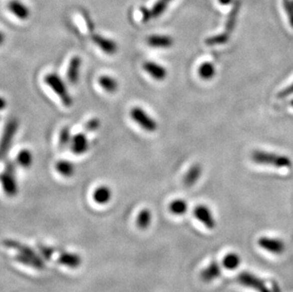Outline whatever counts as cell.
<instances>
[{
    "mask_svg": "<svg viewBox=\"0 0 293 292\" xmlns=\"http://www.w3.org/2000/svg\"><path fill=\"white\" fill-rule=\"evenodd\" d=\"M252 160L257 164L274 166L276 168H291L293 165V161L289 157L263 150L254 151Z\"/></svg>",
    "mask_w": 293,
    "mask_h": 292,
    "instance_id": "cell-1",
    "label": "cell"
},
{
    "mask_svg": "<svg viewBox=\"0 0 293 292\" xmlns=\"http://www.w3.org/2000/svg\"><path fill=\"white\" fill-rule=\"evenodd\" d=\"M45 83L54 91L65 106L70 107L72 105V97L69 94L65 82L57 73L51 72L45 76Z\"/></svg>",
    "mask_w": 293,
    "mask_h": 292,
    "instance_id": "cell-2",
    "label": "cell"
},
{
    "mask_svg": "<svg viewBox=\"0 0 293 292\" xmlns=\"http://www.w3.org/2000/svg\"><path fill=\"white\" fill-rule=\"evenodd\" d=\"M0 183L8 197H15L17 195L18 184L15 176V166L12 162H8L4 172L0 174Z\"/></svg>",
    "mask_w": 293,
    "mask_h": 292,
    "instance_id": "cell-3",
    "label": "cell"
},
{
    "mask_svg": "<svg viewBox=\"0 0 293 292\" xmlns=\"http://www.w3.org/2000/svg\"><path fill=\"white\" fill-rule=\"evenodd\" d=\"M237 282L247 289L256 292H275L268 287L265 280L251 272H242L237 275Z\"/></svg>",
    "mask_w": 293,
    "mask_h": 292,
    "instance_id": "cell-4",
    "label": "cell"
},
{
    "mask_svg": "<svg viewBox=\"0 0 293 292\" xmlns=\"http://www.w3.org/2000/svg\"><path fill=\"white\" fill-rule=\"evenodd\" d=\"M19 123L15 118L9 119L5 124L4 130L0 140V158L6 156V154L9 150L13 139L18 131Z\"/></svg>",
    "mask_w": 293,
    "mask_h": 292,
    "instance_id": "cell-5",
    "label": "cell"
},
{
    "mask_svg": "<svg viewBox=\"0 0 293 292\" xmlns=\"http://www.w3.org/2000/svg\"><path fill=\"white\" fill-rule=\"evenodd\" d=\"M130 117L146 132H155L158 129V123L155 119H153L141 106H134L130 110Z\"/></svg>",
    "mask_w": 293,
    "mask_h": 292,
    "instance_id": "cell-6",
    "label": "cell"
},
{
    "mask_svg": "<svg viewBox=\"0 0 293 292\" xmlns=\"http://www.w3.org/2000/svg\"><path fill=\"white\" fill-rule=\"evenodd\" d=\"M257 243L263 251L271 255H283L286 251V243L281 238L273 236H261L258 239Z\"/></svg>",
    "mask_w": 293,
    "mask_h": 292,
    "instance_id": "cell-7",
    "label": "cell"
},
{
    "mask_svg": "<svg viewBox=\"0 0 293 292\" xmlns=\"http://www.w3.org/2000/svg\"><path fill=\"white\" fill-rule=\"evenodd\" d=\"M193 215L199 222L203 226L206 227L208 230H215V228L217 227L216 217L207 205L199 204L194 209Z\"/></svg>",
    "mask_w": 293,
    "mask_h": 292,
    "instance_id": "cell-8",
    "label": "cell"
},
{
    "mask_svg": "<svg viewBox=\"0 0 293 292\" xmlns=\"http://www.w3.org/2000/svg\"><path fill=\"white\" fill-rule=\"evenodd\" d=\"M92 41L97 47L107 55H114L118 51V44L113 39L105 37L101 34H93Z\"/></svg>",
    "mask_w": 293,
    "mask_h": 292,
    "instance_id": "cell-9",
    "label": "cell"
},
{
    "mask_svg": "<svg viewBox=\"0 0 293 292\" xmlns=\"http://www.w3.org/2000/svg\"><path fill=\"white\" fill-rule=\"evenodd\" d=\"M142 67L145 72H147L154 80H157V81L165 80L168 74V71L164 66H161L154 61L144 62Z\"/></svg>",
    "mask_w": 293,
    "mask_h": 292,
    "instance_id": "cell-10",
    "label": "cell"
},
{
    "mask_svg": "<svg viewBox=\"0 0 293 292\" xmlns=\"http://www.w3.org/2000/svg\"><path fill=\"white\" fill-rule=\"evenodd\" d=\"M70 149L75 155H84L89 148V142L85 133H77L72 136L70 142Z\"/></svg>",
    "mask_w": 293,
    "mask_h": 292,
    "instance_id": "cell-11",
    "label": "cell"
},
{
    "mask_svg": "<svg viewBox=\"0 0 293 292\" xmlns=\"http://www.w3.org/2000/svg\"><path fill=\"white\" fill-rule=\"evenodd\" d=\"M233 3H234L233 8L231 9V11L229 12V14H228L226 23H225V28H224V30L222 31L223 33H225L229 37L232 35L234 29L237 26L238 13H239V10L241 8V1L240 0H235V1H233Z\"/></svg>",
    "mask_w": 293,
    "mask_h": 292,
    "instance_id": "cell-12",
    "label": "cell"
},
{
    "mask_svg": "<svg viewBox=\"0 0 293 292\" xmlns=\"http://www.w3.org/2000/svg\"><path fill=\"white\" fill-rule=\"evenodd\" d=\"M221 266L218 264L217 261H212L210 264L207 265L201 272H200V278L205 283H211L215 280L218 279L221 276Z\"/></svg>",
    "mask_w": 293,
    "mask_h": 292,
    "instance_id": "cell-13",
    "label": "cell"
},
{
    "mask_svg": "<svg viewBox=\"0 0 293 292\" xmlns=\"http://www.w3.org/2000/svg\"><path fill=\"white\" fill-rule=\"evenodd\" d=\"M146 42L148 46L154 48H161V49L171 48L175 43L172 36L165 35V34H152L147 37Z\"/></svg>",
    "mask_w": 293,
    "mask_h": 292,
    "instance_id": "cell-14",
    "label": "cell"
},
{
    "mask_svg": "<svg viewBox=\"0 0 293 292\" xmlns=\"http://www.w3.org/2000/svg\"><path fill=\"white\" fill-rule=\"evenodd\" d=\"M81 66H82L81 57L74 56L70 59L67 70H66V78L70 84L76 85L79 82Z\"/></svg>",
    "mask_w": 293,
    "mask_h": 292,
    "instance_id": "cell-15",
    "label": "cell"
},
{
    "mask_svg": "<svg viewBox=\"0 0 293 292\" xmlns=\"http://www.w3.org/2000/svg\"><path fill=\"white\" fill-rule=\"evenodd\" d=\"M14 260L20 264L28 266L38 271H42L45 269L44 261L39 257V255H27L18 254L14 256Z\"/></svg>",
    "mask_w": 293,
    "mask_h": 292,
    "instance_id": "cell-16",
    "label": "cell"
},
{
    "mask_svg": "<svg viewBox=\"0 0 293 292\" xmlns=\"http://www.w3.org/2000/svg\"><path fill=\"white\" fill-rule=\"evenodd\" d=\"M9 11L21 20H27L30 15V10L28 7L19 0H10L8 3Z\"/></svg>",
    "mask_w": 293,
    "mask_h": 292,
    "instance_id": "cell-17",
    "label": "cell"
},
{
    "mask_svg": "<svg viewBox=\"0 0 293 292\" xmlns=\"http://www.w3.org/2000/svg\"><path fill=\"white\" fill-rule=\"evenodd\" d=\"M202 174V167L199 163H195L190 167L188 171L186 172L184 178H183V182L186 187H192L194 186L198 181H199L200 177Z\"/></svg>",
    "mask_w": 293,
    "mask_h": 292,
    "instance_id": "cell-18",
    "label": "cell"
},
{
    "mask_svg": "<svg viewBox=\"0 0 293 292\" xmlns=\"http://www.w3.org/2000/svg\"><path fill=\"white\" fill-rule=\"evenodd\" d=\"M58 263L68 267L70 269H77L80 265L82 264V258L80 255L67 252H62L61 255L58 257Z\"/></svg>",
    "mask_w": 293,
    "mask_h": 292,
    "instance_id": "cell-19",
    "label": "cell"
},
{
    "mask_svg": "<svg viewBox=\"0 0 293 292\" xmlns=\"http://www.w3.org/2000/svg\"><path fill=\"white\" fill-rule=\"evenodd\" d=\"M111 198H112L111 189L106 185H101L95 189L93 192V199L96 203L100 205L107 204L111 200Z\"/></svg>",
    "mask_w": 293,
    "mask_h": 292,
    "instance_id": "cell-20",
    "label": "cell"
},
{
    "mask_svg": "<svg viewBox=\"0 0 293 292\" xmlns=\"http://www.w3.org/2000/svg\"><path fill=\"white\" fill-rule=\"evenodd\" d=\"M241 262H242V260H241L240 255L237 253H229L227 255H224L222 262H221V266L225 270L233 272L239 268Z\"/></svg>",
    "mask_w": 293,
    "mask_h": 292,
    "instance_id": "cell-21",
    "label": "cell"
},
{
    "mask_svg": "<svg viewBox=\"0 0 293 292\" xmlns=\"http://www.w3.org/2000/svg\"><path fill=\"white\" fill-rule=\"evenodd\" d=\"M3 245L9 249H12L17 251L19 254L21 255H38L34 250H32L30 247L25 245L19 241L16 240H12V239H6L3 241Z\"/></svg>",
    "mask_w": 293,
    "mask_h": 292,
    "instance_id": "cell-22",
    "label": "cell"
},
{
    "mask_svg": "<svg viewBox=\"0 0 293 292\" xmlns=\"http://www.w3.org/2000/svg\"><path fill=\"white\" fill-rule=\"evenodd\" d=\"M56 171L65 178H71L75 173V165L70 160H61L57 161L55 164Z\"/></svg>",
    "mask_w": 293,
    "mask_h": 292,
    "instance_id": "cell-23",
    "label": "cell"
},
{
    "mask_svg": "<svg viewBox=\"0 0 293 292\" xmlns=\"http://www.w3.org/2000/svg\"><path fill=\"white\" fill-rule=\"evenodd\" d=\"M99 85L108 93H115L119 89V83L116 78L110 75L100 76Z\"/></svg>",
    "mask_w": 293,
    "mask_h": 292,
    "instance_id": "cell-24",
    "label": "cell"
},
{
    "mask_svg": "<svg viewBox=\"0 0 293 292\" xmlns=\"http://www.w3.org/2000/svg\"><path fill=\"white\" fill-rule=\"evenodd\" d=\"M16 162L22 168H28L32 165L33 155L32 152L28 149H22L18 152L16 156Z\"/></svg>",
    "mask_w": 293,
    "mask_h": 292,
    "instance_id": "cell-25",
    "label": "cell"
},
{
    "mask_svg": "<svg viewBox=\"0 0 293 292\" xmlns=\"http://www.w3.org/2000/svg\"><path fill=\"white\" fill-rule=\"evenodd\" d=\"M169 211L175 216H183L188 211V203L184 199H175L169 204Z\"/></svg>",
    "mask_w": 293,
    "mask_h": 292,
    "instance_id": "cell-26",
    "label": "cell"
},
{
    "mask_svg": "<svg viewBox=\"0 0 293 292\" xmlns=\"http://www.w3.org/2000/svg\"><path fill=\"white\" fill-rule=\"evenodd\" d=\"M199 75L203 80H211L216 75V66L211 62H205L201 64L199 68Z\"/></svg>",
    "mask_w": 293,
    "mask_h": 292,
    "instance_id": "cell-27",
    "label": "cell"
},
{
    "mask_svg": "<svg viewBox=\"0 0 293 292\" xmlns=\"http://www.w3.org/2000/svg\"><path fill=\"white\" fill-rule=\"evenodd\" d=\"M152 221V213L148 209H142L137 217V226L141 230H145L150 226Z\"/></svg>",
    "mask_w": 293,
    "mask_h": 292,
    "instance_id": "cell-28",
    "label": "cell"
},
{
    "mask_svg": "<svg viewBox=\"0 0 293 292\" xmlns=\"http://www.w3.org/2000/svg\"><path fill=\"white\" fill-rule=\"evenodd\" d=\"M173 0H158L152 7V18H158L166 10Z\"/></svg>",
    "mask_w": 293,
    "mask_h": 292,
    "instance_id": "cell-29",
    "label": "cell"
},
{
    "mask_svg": "<svg viewBox=\"0 0 293 292\" xmlns=\"http://www.w3.org/2000/svg\"><path fill=\"white\" fill-rule=\"evenodd\" d=\"M72 136L73 135H71L70 128L68 126L63 127L61 129V131H60V134H59V144H60V146L62 148H65L66 146L70 145Z\"/></svg>",
    "mask_w": 293,
    "mask_h": 292,
    "instance_id": "cell-30",
    "label": "cell"
},
{
    "mask_svg": "<svg viewBox=\"0 0 293 292\" xmlns=\"http://www.w3.org/2000/svg\"><path fill=\"white\" fill-rule=\"evenodd\" d=\"M229 39H230L229 36H227L225 33L221 32V33H218V34H216L214 36H210V37L207 38L206 41H205V43L208 46L223 45V44H226L227 43Z\"/></svg>",
    "mask_w": 293,
    "mask_h": 292,
    "instance_id": "cell-31",
    "label": "cell"
},
{
    "mask_svg": "<svg viewBox=\"0 0 293 292\" xmlns=\"http://www.w3.org/2000/svg\"><path fill=\"white\" fill-rule=\"evenodd\" d=\"M285 11L287 12L291 26L293 28V0H283Z\"/></svg>",
    "mask_w": 293,
    "mask_h": 292,
    "instance_id": "cell-32",
    "label": "cell"
},
{
    "mask_svg": "<svg viewBox=\"0 0 293 292\" xmlns=\"http://www.w3.org/2000/svg\"><path fill=\"white\" fill-rule=\"evenodd\" d=\"M37 247L40 254L43 255L47 260H49L51 258V256L54 255V253H55V250L53 248H51V247L43 245V244H38Z\"/></svg>",
    "mask_w": 293,
    "mask_h": 292,
    "instance_id": "cell-33",
    "label": "cell"
},
{
    "mask_svg": "<svg viewBox=\"0 0 293 292\" xmlns=\"http://www.w3.org/2000/svg\"><path fill=\"white\" fill-rule=\"evenodd\" d=\"M100 120L93 118L91 120H89L87 123H85V130L88 132H94L99 127H100Z\"/></svg>",
    "mask_w": 293,
    "mask_h": 292,
    "instance_id": "cell-34",
    "label": "cell"
},
{
    "mask_svg": "<svg viewBox=\"0 0 293 292\" xmlns=\"http://www.w3.org/2000/svg\"><path fill=\"white\" fill-rule=\"evenodd\" d=\"M291 95H293V83L292 85L287 86L283 90H281L279 92V94H278V97L279 98H286V97H289Z\"/></svg>",
    "mask_w": 293,
    "mask_h": 292,
    "instance_id": "cell-35",
    "label": "cell"
},
{
    "mask_svg": "<svg viewBox=\"0 0 293 292\" xmlns=\"http://www.w3.org/2000/svg\"><path fill=\"white\" fill-rule=\"evenodd\" d=\"M141 12H142L143 22H148L150 19H152L151 9L145 8V7H142Z\"/></svg>",
    "mask_w": 293,
    "mask_h": 292,
    "instance_id": "cell-36",
    "label": "cell"
},
{
    "mask_svg": "<svg viewBox=\"0 0 293 292\" xmlns=\"http://www.w3.org/2000/svg\"><path fill=\"white\" fill-rule=\"evenodd\" d=\"M7 105H8V102H7V100H6L4 97L0 96V111H2V110H4V109H6Z\"/></svg>",
    "mask_w": 293,
    "mask_h": 292,
    "instance_id": "cell-37",
    "label": "cell"
},
{
    "mask_svg": "<svg viewBox=\"0 0 293 292\" xmlns=\"http://www.w3.org/2000/svg\"><path fill=\"white\" fill-rule=\"evenodd\" d=\"M5 41H6V36H5V34L0 30V46H2V45L5 43Z\"/></svg>",
    "mask_w": 293,
    "mask_h": 292,
    "instance_id": "cell-38",
    "label": "cell"
},
{
    "mask_svg": "<svg viewBox=\"0 0 293 292\" xmlns=\"http://www.w3.org/2000/svg\"><path fill=\"white\" fill-rule=\"evenodd\" d=\"M218 2L221 4V5H230L233 3V0H218Z\"/></svg>",
    "mask_w": 293,
    "mask_h": 292,
    "instance_id": "cell-39",
    "label": "cell"
},
{
    "mask_svg": "<svg viewBox=\"0 0 293 292\" xmlns=\"http://www.w3.org/2000/svg\"><path fill=\"white\" fill-rule=\"evenodd\" d=\"M291 104H292V105H293V101H292V102H291Z\"/></svg>",
    "mask_w": 293,
    "mask_h": 292,
    "instance_id": "cell-40",
    "label": "cell"
}]
</instances>
